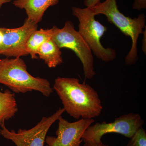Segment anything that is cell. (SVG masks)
<instances>
[{
	"instance_id": "cell-1",
	"label": "cell",
	"mask_w": 146,
	"mask_h": 146,
	"mask_svg": "<svg viewBox=\"0 0 146 146\" xmlns=\"http://www.w3.org/2000/svg\"><path fill=\"white\" fill-rule=\"evenodd\" d=\"M52 88L65 111L74 119H94L101 114L103 106L98 92L89 84L80 83L78 79L58 77Z\"/></svg>"
},
{
	"instance_id": "cell-2",
	"label": "cell",
	"mask_w": 146,
	"mask_h": 146,
	"mask_svg": "<svg viewBox=\"0 0 146 146\" xmlns=\"http://www.w3.org/2000/svg\"><path fill=\"white\" fill-rule=\"evenodd\" d=\"M0 84L16 94L35 91L48 97L53 92L48 80L35 77L29 73L26 64L21 57L0 60Z\"/></svg>"
},
{
	"instance_id": "cell-3",
	"label": "cell",
	"mask_w": 146,
	"mask_h": 146,
	"mask_svg": "<svg viewBox=\"0 0 146 146\" xmlns=\"http://www.w3.org/2000/svg\"><path fill=\"white\" fill-rule=\"evenodd\" d=\"M89 8L96 16L102 14L106 16L108 22L115 25L125 36L130 37L132 45L126 56L125 62L127 65L136 64L138 59V39L146 27L145 14H139L137 18H133L125 16L119 10L116 0H106Z\"/></svg>"
},
{
	"instance_id": "cell-4",
	"label": "cell",
	"mask_w": 146,
	"mask_h": 146,
	"mask_svg": "<svg viewBox=\"0 0 146 146\" xmlns=\"http://www.w3.org/2000/svg\"><path fill=\"white\" fill-rule=\"evenodd\" d=\"M73 16L79 21L78 32L89 47L92 53L100 60L104 62L113 61L117 53L114 49L105 48L101 43L100 39L107 31L105 26L95 19L96 15L90 8L72 7Z\"/></svg>"
},
{
	"instance_id": "cell-5",
	"label": "cell",
	"mask_w": 146,
	"mask_h": 146,
	"mask_svg": "<svg viewBox=\"0 0 146 146\" xmlns=\"http://www.w3.org/2000/svg\"><path fill=\"white\" fill-rule=\"evenodd\" d=\"M51 39L61 48L72 50L81 61L86 79H91L96 75L93 53L82 36L75 29L71 21L65 22L61 29L54 26Z\"/></svg>"
},
{
	"instance_id": "cell-6",
	"label": "cell",
	"mask_w": 146,
	"mask_h": 146,
	"mask_svg": "<svg viewBox=\"0 0 146 146\" xmlns=\"http://www.w3.org/2000/svg\"><path fill=\"white\" fill-rule=\"evenodd\" d=\"M144 121L139 114L129 113L115 118L113 122L96 123L90 125L82 136L84 142H98L105 134L117 133L130 138L143 127Z\"/></svg>"
},
{
	"instance_id": "cell-7",
	"label": "cell",
	"mask_w": 146,
	"mask_h": 146,
	"mask_svg": "<svg viewBox=\"0 0 146 146\" xmlns=\"http://www.w3.org/2000/svg\"><path fill=\"white\" fill-rule=\"evenodd\" d=\"M65 112L64 108H60L51 116L43 117L41 121L31 128L20 129L17 132L14 130H9L5 123L1 126L0 134L12 141L16 146H44L50 128Z\"/></svg>"
},
{
	"instance_id": "cell-8",
	"label": "cell",
	"mask_w": 146,
	"mask_h": 146,
	"mask_svg": "<svg viewBox=\"0 0 146 146\" xmlns=\"http://www.w3.org/2000/svg\"><path fill=\"white\" fill-rule=\"evenodd\" d=\"M38 25L27 18L23 26L16 28L0 27L3 37L0 44V54L7 58L21 57L28 55L25 50L27 41Z\"/></svg>"
},
{
	"instance_id": "cell-9",
	"label": "cell",
	"mask_w": 146,
	"mask_h": 146,
	"mask_svg": "<svg viewBox=\"0 0 146 146\" xmlns=\"http://www.w3.org/2000/svg\"><path fill=\"white\" fill-rule=\"evenodd\" d=\"M58 121L56 136H46L47 146H81L82 135L95 122L94 119H81L70 122L62 116Z\"/></svg>"
},
{
	"instance_id": "cell-10",
	"label": "cell",
	"mask_w": 146,
	"mask_h": 146,
	"mask_svg": "<svg viewBox=\"0 0 146 146\" xmlns=\"http://www.w3.org/2000/svg\"><path fill=\"white\" fill-rule=\"evenodd\" d=\"M59 2V0H15L13 3L16 7L25 9L27 18L38 24L42 21L47 9Z\"/></svg>"
},
{
	"instance_id": "cell-11",
	"label": "cell",
	"mask_w": 146,
	"mask_h": 146,
	"mask_svg": "<svg viewBox=\"0 0 146 146\" xmlns=\"http://www.w3.org/2000/svg\"><path fill=\"white\" fill-rule=\"evenodd\" d=\"M60 49L52 39L42 44L39 48L37 56L44 60L49 68H55L63 63Z\"/></svg>"
},
{
	"instance_id": "cell-12",
	"label": "cell",
	"mask_w": 146,
	"mask_h": 146,
	"mask_svg": "<svg viewBox=\"0 0 146 146\" xmlns=\"http://www.w3.org/2000/svg\"><path fill=\"white\" fill-rule=\"evenodd\" d=\"M18 111L15 94L9 89L0 91V127L14 117Z\"/></svg>"
},
{
	"instance_id": "cell-13",
	"label": "cell",
	"mask_w": 146,
	"mask_h": 146,
	"mask_svg": "<svg viewBox=\"0 0 146 146\" xmlns=\"http://www.w3.org/2000/svg\"><path fill=\"white\" fill-rule=\"evenodd\" d=\"M52 29H41L33 33L27 41L25 50L33 59H37V52L43 43L51 39Z\"/></svg>"
},
{
	"instance_id": "cell-14",
	"label": "cell",
	"mask_w": 146,
	"mask_h": 146,
	"mask_svg": "<svg viewBox=\"0 0 146 146\" xmlns=\"http://www.w3.org/2000/svg\"><path fill=\"white\" fill-rule=\"evenodd\" d=\"M127 146H146V132L143 127L130 138Z\"/></svg>"
},
{
	"instance_id": "cell-15",
	"label": "cell",
	"mask_w": 146,
	"mask_h": 146,
	"mask_svg": "<svg viewBox=\"0 0 146 146\" xmlns=\"http://www.w3.org/2000/svg\"><path fill=\"white\" fill-rule=\"evenodd\" d=\"M132 8L138 11L146 9V0H133Z\"/></svg>"
},
{
	"instance_id": "cell-16",
	"label": "cell",
	"mask_w": 146,
	"mask_h": 146,
	"mask_svg": "<svg viewBox=\"0 0 146 146\" xmlns=\"http://www.w3.org/2000/svg\"><path fill=\"white\" fill-rule=\"evenodd\" d=\"M100 2L101 0H84V5L86 7H91Z\"/></svg>"
},
{
	"instance_id": "cell-17",
	"label": "cell",
	"mask_w": 146,
	"mask_h": 146,
	"mask_svg": "<svg viewBox=\"0 0 146 146\" xmlns=\"http://www.w3.org/2000/svg\"><path fill=\"white\" fill-rule=\"evenodd\" d=\"M83 146H109L108 145L102 143V141L96 143V142H91V141H88L85 142Z\"/></svg>"
},
{
	"instance_id": "cell-18",
	"label": "cell",
	"mask_w": 146,
	"mask_h": 146,
	"mask_svg": "<svg viewBox=\"0 0 146 146\" xmlns=\"http://www.w3.org/2000/svg\"><path fill=\"white\" fill-rule=\"evenodd\" d=\"M146 28L145 30H143L142 34H143V37L142 40V50L144 53L146 54Z\"/></svg>"
},
{
	"instance_id": "cell-19",
	"label": "cell",
	"mask_w": 146,
	"mask_h": 146,
	"mask_svg": "<svg viewBox=\"0 0 146 146\" xmlns=\"http://www.w3.org/2000/svg\"><path fill=\"white\" fill-rule=\"evenodd\" d=\"M12 0H0V8L2 7L3 5L11 2Z\"/></svg>"
},
{
	"instance_id": "cell-20",
	"label": "cell",
	"mask_w": 146,
	"mask_h": 146,
	"mask_svg": "<svg viewBox=\"0 0 146 146\" xmlns=\"http://www.w3.org/2000/svg\"><path fill=\"white\" fill-rule=\"evenodd\" d=\"M3 37V35L2 31H1V29H0V44H1L2 42Z\"/></svg>"
}]
</instances>
